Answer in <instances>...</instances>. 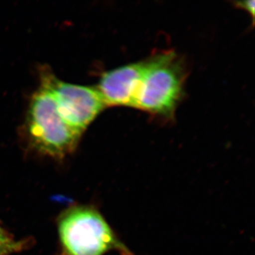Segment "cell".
Instances as JSON below:
<instances>
[{
    "mask_svg": "<svg viewBox=\"0 0 255 255\" xmlns=\"http://www.w3.org/2000/svg\"><path fill=\"white\" fill-rule=\"evenodd\" d=\"M24 132L33 150L55 159L73 153L82 136L63 120L53 95L41 84L30 100Z\"/></svg>",
    "mask_w": 255,
    "mask_h": 255,
    "instance_id": "cell-2",
    "label": "cell"
},
{
    "mask_svg": "<svg viewBox=\"0 0 255 255\" xmlns=\"http://www.w3.org/2000/svg\"><path fill=\"white\" fill-rule=\"evenodd\" d=\"M12 241H14V238H11L7 233L5 232L4 230L0 227V242L8 243Z\"/></svg>",
    "mask_w": 255,
    "mask_h": 255,
    "instance_id": "cell-8",
    "label": "cell"
},
{
    "mask_svg": "<svg viewBox=\"0 0 255 255\" xmlns=\"http://www.w3.org/2000/svg\"><path fill=\"white\" fill-rule=\"evenodd\" d=\"M145 69V60L102 74L97 88L107 107L133 108Z\"/></svg>",
    "mask_w": 255,
    "mask_h": 255,
    "instance_id": "cell-5",
    "label": "cell"
},
{
    "mask_svg": "<svg viewBox=\"0 0 255 255\" xmlns=\"http://www.w3.org/2000/svg\"><path fill=\"white\" fill-rule=\"evenodd\" d=\"M58 232L66 255H104L110 251L134 255L100 211L92 206H78L64 213Z\"/></svg>",
    "mask_w": 255,
    "mask_h": 255,
    "instance_id": "cell-3",
    "label": "cell"
},
{
    "mask_svg": "<svg viewBox=\"0 0 255 255\" xmlns=\"http://www.w3.org/2000/svg\"><path fill=\"white\" fill-rule=\"evenodd\" d=\"M40 84L47 87L53 95L63 120L82 135L107 108L97 87L64 82L46 69L41 72Z\"/></svg>",
    "mask_w": 255,
    "mask_h": 255,
    "instance_id": "cell-4",
    "label": "cell"
},
{
    "mask_svg": "<svg viewBox=\"0 0 255 255\" xmlns=\"http://www.w3.org/2000/svg\"><path fill=\"white\" fill-rule=\"evenodd\" d=\"M236 6L241 9L246 10V11L250 13L251 15L252 18H254L255 15V1H237L236 2Z\"/></svg>",
    "mask_w": 255,
    "mask_h": 255,
    "instance_id": "cell-7",
    "label": "cell"
},
{
    "mask_svg": "<svg viewBox=\"0 0 255 255\" xmlns=\"http://www.w3.org/2000/svg\"><path fill=\"white\" fill-rule=\"evenodd\" d=\"M24 243L22 241H12L8 243L0 242V255H9L22 250Z\"/></svg>",
    "mask_w": 255,
    "mask_h": 255,
    "instance_id": "cell-6",
    "label": "cell"
},
{
    "mask_svg": "<svg viewBox=\"0 0 255 255\" xmlns=\"http://www.w3.org/2000/svg\"><path fill=\"white\" fill-rule=\"evenodd\" d=\"M187 69L174 50L159 51L145 60V69L133 108L171 119L184 96Z\"/></svg>",
    "mask_w": 255,
    "mask_h": 255,
    "instance_id": "cell-1",
    "label": "cell"
}]
</instances>
